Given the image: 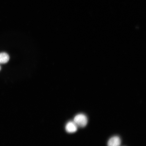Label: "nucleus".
I'll list each match as a JSON object with an SVG mask.
<instances>
[{
  "label": "nucleus",
  "mask_w": 146,
  "mask_h": 146,
  "mask_svg": "<svg viewBox=\"0 0 146 146\" xmlns=\"http://www.w3.org/2000/svg\"><path fill=\"white\" fill-rule=\"evenodd\" d=\"M1 66H0V70H1Z\"/></svg>",
  "instance_id": "5"
},
{
  "label": "nucleus",
  "mask_w": 146,
  "mask_h": 146,
  "mask_svg": "<svg viewBox=\"0 0 146 146\" xmlns=\"http://www.w3.org/2000/svg\"><path fill=\"white\" fill-rule=\"evenodd\" d=\"M78 127H84L86 126L88 123V119L85 115L79 114L74 117V121Z\"/></svg>",
  "instance_id": "1"
},
{
  "label": "nucleus",
  "mask_w": 146,
  "mask_h": 146,
  "mask_svg": "<svg viewBox=\"0 0 146 146\" xmlns=\"http://www.w3.org/2000/svg\"><path fill=\"white\" fill-rule=\"evenodd\" d=\"M10 59L9 54L5 52L0 53V64H5Z\"/></svg>",
  "instance_id": "4"
},
{
  "label": "nucleus",
  "mask_w": 146,
  "mask_h": 146,
  "mask_svg": "<svg viewBox=\"0 0 146 146\" xmlns=\"http://www.w3.org/2000/svg\"><path fill=\"white\" fill-rule=\"evenodd\" d=\"M65 129L67 132L74 133L77 131L78 127L74 121H69L66 125Z\"/></svg>",
  "instance_id": "3"
},
{
  "label": "nucleus",
  "mask_w": 146,
  "mask_h": 146,
  "mask_svg": "<svg viewBox=\"0 0 146 146\" xmlns=\"http://www.w3.org/2000/svg\"><path fill=\"white\" fill-rule=\"evenodd\" d=\"M121 140L119 137L114 136L111 138L108 142V146H120Z\"/></svg>",
  "instance_id": "2"
}]
</instances>
